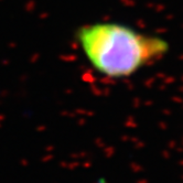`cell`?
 <instances>
[{"label":"cell","instance_id":"cell-1","mask_svg":"<svg viewBox=\"0 0 183 183\" xmlns=\"http://www.w3.org/2000/svg\"><path fill=\"white\" fill-rule=\"evenodd\" d=\"M75 39L93 70L110 79L131 77L170 51L162 37L112 21L79 26Z\"/></svg>","mask_w":183,"mask_h":183}]
</instances>
